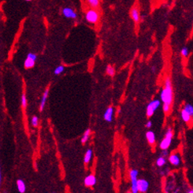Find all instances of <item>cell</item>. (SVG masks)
<instances>
[{
	"label": "cell",
	"instance_id": "1",
	"mask_svg": "<svg viewBox=\"0 0 193 193\" xmlns=\"http://www.w3.org/2000/svg\"><path fill=\"white\" fill-rule=\"evenodd\" d=\"M161 101L164 104H168L171 106L174 102V90L172 86L171 80L169 77H166L165 80L164 87L161 92Z\"/></svg>",
	"mask_w": 193,
	"mask_h": 193
},
{
	"label": "cell",
	"instance_id": "2",
	"mask_svg": "<svg viewBox=\"0 0 193 193\" xmlns=\"http://www.w3.org/2000/svg\"><path fill=\"white\" fill-rule=\"evenodd\" d=\"M173 130H172L171 128H169L167 132L166 133V135H165V137L162 139V140L159 144V147H160L162 150H167L169 148V147L170 146L172 142V139H173Z\"/></svg>",
	"mask_w": 193,
	"mask_h": 193
},
{
	"label": "cell",
	"instance_id": "3",
	"mask_svg": "<svg viewBox=\"0 0 193 193\" xmlns=\"http://www.w3.org/2000/svg\"><path fill=\"white\" fill-rule=\"evenodd\" d=\"M85 19L91 24H96L99 20V14L95 9H90L86 11Z\"/></svg>",
	"mask_w": 193,
	"mask_h": 193
},
{
	"label": "cell",
	"instance_id": "4",
	"mask_svg": "<svg viewBox=\"0 0 193 193\" xmlns=\"http://www.w3.org/2000/svg\"><path fill=\"white\" fill-rule=\"evenodd\" d=\"M138 174L139 171L137 169H132L129 172V175H130L131 179V190L132 193H139L138 188H137V180H138Z\"/></svg>",
	"mask_w": 193,
	"mask_h": 193
},
{
	"label": "cell",
	"instance_id": "5",
	"mask_svg": "<svg viewBox=\"0 0 193 193\" xmlns=\"http://www.w3.org/2000/svg\"><path fill=\"white\" fill-rule=\"evenodd\" d=\"M159 106H160V100L154 99V100L151 101L147 106V111H146L147 117H152V115L155 114V112L159 107Z\"/></svg>",
	"mask_w": 193,
	"mask_h": 193
},
{
	"label": "cell",
	"instance_id": "6",
	"mask_svg": "<svg viewBox=\"0 0 193 193\" xmlns=\"http://www.w3.org/2000/svg\"><path fill=\"white\" fill-rule=\"evenodd\" d=\"M37 56L33 53H29L27 55V58L25 61V69H31L33 68V66L35 65V61H36Z\"/></svg>",
	"mask_w": 193,
	"mask_h": 193
},
{
	"label": "cell",
	"instance_id": "7",
	"mask_svg": "<svg viewBox=\"0 0 193 193\" xmlns=\"http://www.w3.org/2000/svg\"><path fill=\"white\" fill-rule=\"evenodd\" d=\"M149 188V182L145 179H138L137 180V188L139 192L145 193L147 192Z\"/></svg>",
	"mask_w": 193,
	"mask_h": 193
},
{
	"label": "cell",
	"instance_id": "8",
	"mask_svg": "<svg viewBox=\"0 0 193 193\" xmlns=\"http://www.w3.org/2000/svg\"><path fill=\"white\" fill-rule=\"evenodd\" d=\"M62 14L63 16L66 17V18H70V19H76L77 18V14L74 9L70 8V7H65L62 10Z\"/></svg>",
	"mask_w": 193,
	"mask_h": 193
},
{
	"label": "cell",
	"instance_id": "9",
	"mask_svg": "<svg viewBox=\"0 0 193 193\" xmlns=\"http://www.w3.org/2000/svg\"><path fill=\"white\" fill-rule=\"evenodd\" d=\"M130 16L132 19L133 20L135 23H138L140 21V11L138 7L136 6H134L130 11Z\"/></svg>",
	"mask_w": 193,
	"mask_h": 193
},
{
	"label": "cell",
	"instance_id": "10",
	"mask_svg": "<svg viewBox=\"0 0 193 193\" xmlns=\"http://www.w3.org/2000/svg\"><path fill=\"white\" fill-rule=\"evenodd\" d=\"M84 183L87 187H92L96 184V178L93 174H90L84 178Z\"/></svg>",
	"mask_w": 193,
	"mask_h": 193
},
{
	"label": "cell",
	"instance_id": "11",
	"mask_svg": "<svg viewBox=\"0 0 193 193\" xmlns=\"http://www.w3.org/2000/svg\"><path fill=\"white\" fill-rule=\"evenodd\" d=\"M113 115H114V108L110 106L108 107L104 113L103 115V118L104 120L107 121V122H111L113 121Z\"/></svg>",
	"mask_w": 193,
	"mask_h": 193
},
{
	"label": "cell",
	"instance_id": "12",
	"mask_svg": "<svg viewBox=\"0 0 193 193\" xmlns=\"http://www.w3.org/2000/svg\"><path fill=\"white\" fill-rule=\"evenodd\" d=\"M169 162L174 166H178L181 164V158L178 154H173L169 157Z\"/></svg>",
	"mask_w": 193,
	"mask_h": 193
},
{
	"label": "cell",
	"instance_id": "13",
	"mask_svg": "<svg viewBox=\"0 0 193 193\" xmlns=\"http://www.w3.org/2000/svg\"><path fill=\"white\" fill-rule=\"evenodd\" d=\"M48 95H49V88H47L44 92V95L42 96V99H41L40 105V112L44 110V106H45L46 102L47 100V98H48Z\"/></svg>",
	"mask_w": 193,
	"mask_h": 193
},
{
	"label": "cell",
	"instance_id": "14",
	"mask_svg": "<svg viewBox=\"0 0 193 193\" xmlns=\"http://www.w3.org/2000/svg\"><path fill=\"white\" fill-rule=\"evenodd\" d=\"M17 190L19 191L20 193H25L26 191V185L24 181L22 179H18L17 181Z\"/></svg>",
	"mask_w": 193,
	"mask_h": 193
},
{
	"label": "cell",
	"instance_id": "15",
	"mask_svg": "<svg viewBox=\"0 0 193 193\" xmlns=\"http://www.w3.org/2000/svg\"><path fill=\"white\" fill-rule=\"evenodd\" d=\"M146 138L151 145H153L155 143V135L152 131H147L146 133Z\"/></svg>",
	"mask_w": 193,
	"mask_h": 193
},
{
	"label": "cell",
	"instance_id": "16",
	"mask_svg": "<svg viewBox=\"0 0 193 193\" xmlns=\"http://www.w3.org/2000/svg\"><path fill=\"white\" fill-rule=\"evenodd\" d=\"M92 155H93V151L92 150L89 148L85 152V155H84V164H88L92 160Z\"/></svg>",
	"mask_w": 193,
	"mask_h": 193
},
{
	"label": "cell",
	"instance_id": "17",
	"mask_svg": "<svg viewBox=\"0 0 193 193\" xmlns=\"http://www.w3.org/2000/svg\"><path fill=\"white\" fill-rule=\"evenodd\" d=\"M181 118L185 123H189L192 118V116H191L189 113L186 111L185 109H182V110H181Z\"/></svg>",
	"mask_w": 193,
	"mask_h": 193
},
{
	"label": "cell",
	"instance_id": "18",
	"mask_svg": "<svg viewBox=\"0 0 193 193\" xmlns=\"http://www.w3.org/2000/svg\"><path fill=\"white\" fill-rule=\"evenodd\" d=\"M91 133H92V131L90 128H87V130L84 132V133L83 134V136H82L81 138V144H84L88 140V139H89L90 136H91Z\"/></svg>",
	"mask_w": 193,
	"mask_h": 193
},
{
	"label": "cell",
	"instance_id": "19",
	"mask_svg": "<svg viewBox=\"0 0 193 193\" xmlns=\"http://www.w3.org/2000/svg\"><path fill=\"white\" fill-rule=\"evenodd\" d=\"M87 4L92 9L98 8L99 6V0H86Z\"/></svg>",
	"mask_w": 193,
	"mask_h": 193
},
{
	"label": "cell",
	"instance_id": "20",
	"mask_svg": "<svg viewBox=\"0 0 193 193\" xmlns=\"http://www.w3.org/2000/svg\"><path fill=\"white\" fill-rule=\"evenodd\" d=\"M166 162V158H164L162 156H160L159 158H158L157 161H156V165L158 166V167H162L163 166Z\"/></svg>",
	"mask_w": 193,
	"mask_h": 193
},
{
	"label": "cell",
	"instance_id": "21",
	"mask_svg": "<svg viewBox=\"0 0 193 193\" xmlns=\"http://www.w3.org/2000/svg\"><path fill=\"white\" fill-rule=\"evenodd\" d=\"M106 71V74L110 76H113L114 74H115V69H114V67L110 65H107Z\"/></svg>",
	"mask_w": 193,
	"mask_h": 193
},
{
	"label": "cell",
	"instance_id": "22",
	"mask_svg": "<svg viewBox=\"0 0 193 193\" xmlns=\"http://www.w3.org/2000/svg\"><path fill=\"white\" fill-rule=\"evenodd\" d=\"M64 70H65V67L63 65H58V66H57L55 68V71H54V74L55 75H60V74H62Z\"/></svg>",
	"mask_w": 193,
	"mask_h": 193
},
{
	"label": "cell",
	"instance_id": "23",
	"mask_svg": "<svg viewBox=\"0 0 193 193\" xmlns=\"http://www.w3.org/2000/svg\"><path fill=\"white\" fill-rule=\"evenodd\" d=\"M183 109H185L186 111L188 112L191 116H193V106H192V105H191V104H189V103L185 104Z\"/></svg>",
	"mask_w": 193,
	"mask_h": 193
},
{
	"label": "cell",
	"instance_id": "24",
	"mask_svg": "<svg viewBox=\"0 0 193 193\" xmlns=\"http://www.w3.org/2000/svg\"><path fill=\"white\" fill-rule=\"evenodd\" d=\"M28 105V101L27 98H26V95L25 93H23L22 95V106L23 107V109H25L27 107Z\"/></svg>",
	"mask_w": 193,
	"mask_h": 193
},
{
	"label": "cell",
	"instance_id": "25",
	"mask_svg": "<svg viewBox=\"0 0 193 193\" xmlns=\"http://www.w3.org/2000/svg\"><path fill=\"white\" fill-rule=\"evenodd\" d=\"M181 54L182 55L183 57H188V54H189V50L187 47H184L181 51Z\"/></svg>",
	"mask_w": 193,
	"mask_h": 193
},
{
	"label": "cell",
	"instance_id": "26",
	"mask_svg": "<svg viewBox=\"0 0 193 193\" xmlns=\"http://www.w3.org/2000/svg\"><path fill=\"white\" fill-rule=\"evenodd\" d=\"M31 123H32V125L34 127H37L39 125V118L38 117H36V116H33L32 117V120H31Z\"/></svg>",
	"mask_w": 193,
	"mask_h": 193
},
{
	"label": "cell",
	"instance_id": "27",
	"mask_svg": "<svg viewBox=\"0 0 193 193\" xmlns=\"http://www.w3.org/2000/svg\"><path fill=\"white\" fill-rule=\"evenodd\" d=\"M170 108H171V106H169V105H168V104L163 103V111L165 112L166 114H167V113L169 112V110H170Z\"/></svg>",
	"mask_w": 193,
	"mask_h": 193
},
{
	"label": "cell",
	"instance_id": "28",
	"mask_svg": "<svg viewBox=\"0 0 193 193\" xmlns=\"http://www.w3.org/2000/svg\"><path fill=\"white\" fill-rule=\"evenodd\" d=\"M162 157H164V158H166V157H167L169 155V152L167 150H162Z\"/></svg>",
	"mask_w": 193,
	"mask_h": 193
},
{
	"label": "cell",
	"instance_id": "29",
	"mask_svg": "<svg viewBox=\"0 0 193 193\" xmlns=\"http://www.w3.org/2000/svg\"><path fill=\"white\" fill-rule=\"evenodd\" d=\"M146 127H147V128H151V127H152V122H151V121H148L147 122V124H146Z\"/></svg>",
	"mask_w": 193,
	"mask_h": 193
},
{
	"label": "cell",
	"instance_id": "30",
	"mask_svg": "<svg viewBox=\"0 0 193 193\" xmlns=\"http://www.w3.org/2000/svg\"><path fill=\"white\" fill-rule=\"evenodd\" d=\"M1 181H2V174H1V168H0V187H1Z\"/></svg>",
	"mask_w": 193,
	"mask_h": 193
},
{
	"label": "cell",
	"instance_id": "31",
	"mask_svg": "<svg viewBox=\"0 0 193 193\" xmlns=\"http://www.w3.org/2000/svg\"><path fill=\"white\" fill-rule=\"evenodd\" d=\"M187 193H193V190H192V189H189V190H188V192Z\"/></svg>",
	"mask_w": 193,
	"mask_h": 193
},
{
	"label": "cell",
	"instance_id": "32",
	"mask_svg": "<svg viewBox=\"0 0 193 193\" xmlns=\"http://www.w3.org/2000/svg\"><path fill=\"white\" fill-rule=\"evenodd\" d=\"M179 191V188H177L176 190H175V192H174V193H177V192Z\"/></svg>",
	"mask_w": 193,
	"mask_h": 193
},
{
	"label": "cell",
	"instance_id": "33",
	"mask_svg": "<svg viewBox=\"0 0 193 193\" xmlns=\"http://www.w3.org/2000/svg\"><path fill=\"white\" fill-rule=\"evenodd\" d=\"M25 1H31V0H25Z\"/></svg>",
	"mask_w": 193,
	"mask_h": 193
}]
</instances>
